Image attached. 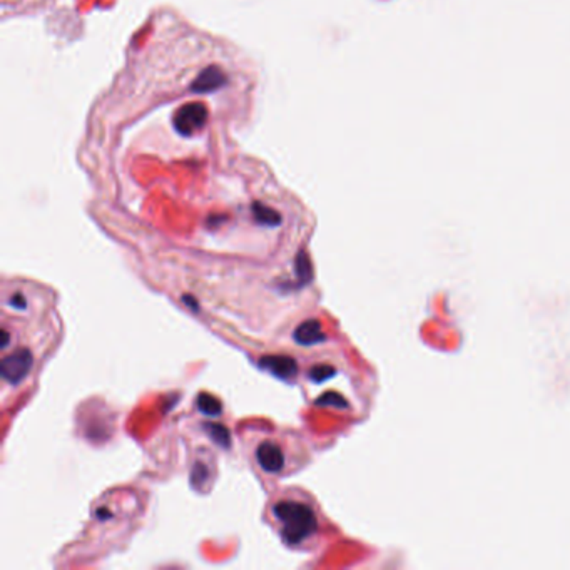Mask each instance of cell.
I'll list each match as a JSON object with an SVG mask.
<instances>
[{
  "label": "cell",
  "mask_w": 570,
  "mask_h": 570,
  "mask_svg": "<svg viewBox=\"0 0 570 570\" xmlns=\"http://www.w3.org/2000/svg\"><path fill=\"white\" fill-rule=\"evenodd\" d=\"M273 517L280 525L281 538L288 545H298L318 530L313 507L298 499H281L273 507Z\"/></svg>",
  "instance_id": "obj_1"
},
{
  "label": "cell",
  "mask_w": 570,
  "mask_h": 570,
  "mask_svg": "<svg viewBox=\"0 0 570 570\" xmlns=\"http://www.w3.org/2000/svg\"><path fill=\"white\" fill-rule=\"evenodd\" d=\"M30 368H32V355L29 350H17L12 355L3 356L0 365L2 376L10 383H19L24 380Z\"/></svg>",
  "instance_id": "obj_2"
},
{
  "label": "cell",
  "mask_w": 570,
  "mask_h": 570,
  "mask_svg": "<svg viewBox=\"0 0 570 570\" xmlns=\"http://www.w3.org/2000/svg\"><path fill=\"white\" fill-rule=\"evenodd\" d=\"M258 465L266 473H280L284 467V453L275 442H263L256 448Z\"/></svg>",
  "instance_id": "obj_3"
},
{
  "label": "cell",
  "mask_w": 570,
  "mask_h": 570,
  "mask_svg": "<svg viewBox=\"0 0 570 570\" xmlns=\"http://www.w3.org/2000/svg\"><path fill=\"white\" fill-rule=\"evenodd\" d=\"M204 121H206V109L199 104H191V106L179 109L178 115H176V129L181 134L191 136L192 133L201 129Z\"/></svg>",
  "instance_id": "obj_4"
},
{
  "label": "cell",
  "mask_w": 570,
  "mask_h": 570,
  "mask_svg": "<svg viewBox=\"0 0 570 570\" xmlns=\"http://www.w3.org/2000/svg\"><path fill=\"white\" fill-rule=\"evenodd\" d=\"M260 365L278 378L288 380L296 373V361L291 356H264Z\"/></svg>",
  "instance_id": "obj_5"
},
{
  "label": "cell",
  "mask_w": 570,
  "mask_h": 570,
  "mask_svg": "<svg viewBox=\"0 0 570 570\" xmlns=\"http://www.w3.org/2000/svg\"><path fill=\"white\" fill-rule=\"evenodd\" d=\"M325 333L321 331V325L317 319H308L301 323L295 331V340L299 345H315V343L325 341Z\"/></svg>",
  "instance_id": "obj_6"
},
{
  "label": "cell",
  "mask_w": 570,
  "mask_h": 570,
  "mask_svg": "<svg viewBox=\"0 0 570 570\" xmlns=\"http://www.w3.org/2000/svg\"><path fill=\"white\" fill-rule=\"evenodd\" d=\"M198 407L204 415H209V417H216V415L221 413V402L216 396L207 395V393L198 396Z\"/></svg>",
  "instance_id": "obj_7"
},
{
  "label": "cell",
  "mask_w": 570,
  "mask_h": 570,
  "mask_svg": "<svg viewBox=\"0 0 570 570\" xmlns=\"http://www.w3.org/2000/svg\"><path fill=\"white\" fill-rule=\"evenodd\" d=\"M206 430L209 431L211 438L218 442L219 445H223V446L229 445V433H228V430L225 429V426L216 425V423H209V425H206Z\"/></svg>",
  "instance_id": "obj_8"
},
{
  "label": "cell",
  "mask_w": 570,
  "mask_h": 570,
  "mask_svg": "<svg viewBox=\"0 0 570 570\" xmlns=\"http://www.w3.org/2000/svg\"><path fill=\"white\" fill-rule=\"evenodd\" d=\"M334 375V369L331 367H317L310 372V378L317 383H321V381L331 378Z\"/></svg>",
  "instance_id": "obj_9"
},
{
  "label": "cell",
  "mask_w": 570,
  "mask_h": 570,
  "mask_svg": "<svg viewBox=\"0 0 570 570\" xmlns=\"http://www.w3.org/2000/svg\"><path fill=\"white\" fill-rule=\"evenodd\" d=\"M318 403H319V405H326V403H330V405H338V407H343V408L346 407L345 400L337 398V395H328V396L325 395V398L318 400Z\"/></svg>",
  "instance_id": "obj_10"
}]
</instances>
